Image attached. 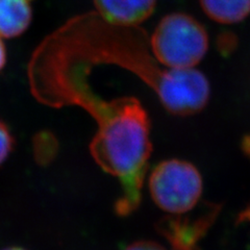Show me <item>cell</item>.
Here are the masks:
<instances>
[{
  "label": "cell",
  "instance_id": "1",
  "mask_svg": "<svg viewBox=\"0 0 250 250\" xmlns=\"http://www.w3.org/2000/svg\"><path fill=\"white\" fill-rule=\"evenodd\" d=\"M34 52L90 72L98 65L121 67L151 88L173 115L196 114L208 101L209 84L200 71L162 68L145 29L113 24L97 12L69 19L47 36Z\"/></svg>",
  "mask_w": 250,
  "mask_h": 250
},
{
  "label": "cell",
  "instance_id": "2",
  "mask_svg": "<svg viewBox=\"0 0 250 250\" xmlns=\"http://www.w3.org/2000/svg\"><path fill=\"white\" fill-rule=\"evenodd\" d=\"M151 50L168 69H193L206 56L208 34L200 23L184 13L164 17L150 38Z\"/></svg>",
  "mask_w": 250,
  "mask_h": 250
},
{
  "label": "cell",
  "instance_id": "3",
  "mask_svg": "<svg viewBox=\"0 0 250 250\" xmlns=\"http://www.w3.org/2000/svg\"><path fill=\"white\" fill-rule=\"evenodd\" d=\"M202 190L203 182L197 168L182 160L160 163L149 177L151 198L169 217L190 213L199 203Z\"/></svg>",
  "mask_w": 250,
  "mask_h": 250
},
{
  "label": "cell",
  "instance_id": "4",
  "mask_svg": "<svg viewBox=\"0 0 250 250\" xmlns=\"http://www.w3.org/2000/svg\"><path fill=\"white\" fill-rule=\"evenodd\" d=\"M217 205L208 206L205 212L195 218L167 217L160 222L159 229L169 242L172 250H199L200 241L218 216Z\"/></svg>",
  "mask_w": 250,
  "mask_h": 250
},
{
  "label": "cell",
  "instance_id": "5",
  "mask_svg": "<svg viewBox=\"0 0 250 250\" xmlns=\"http://www.w3.org/2000/svg\"><path fill=\"white\" fill-rule=\"evenodd\" d=\"M96 12L109 23L139 26L152 15L156 0H93Z\"/></svg>",
  "mask_w": 250,
  "mask_h": 250
},
{
  "label": "cell",
  "instance_id": "6",
  "mask_svg": "<svg viewBox=\"0 0 250 250\" xmlns=\"http://www.w3.org/2000/svg\"><path fill=\"white\" fill-rule=\"evenodd\" d=\"M33 0H0V38L24 34L33 20Z\"/></svg>",
  "mask_w": 250,
  "mask_h": 250
},
{
  "label": "cell",
  "instance_id": "7",
  "mask_svg": "<svg viewBox=\"0 0 250 250\" xmlns=\"http://www.w3.org/2000/svg\"><path fill=\"white\" fill-rule=\"evenodd\" d=\"M202 10L210 19L223 24H232L250 14V0H200Z\"/></svg>",
  "mask_w": 250,
  "mask_h": 250
},
{
  "label": "cell",
  "instance_id": "8",
  "mask_svg": "<svg viewBox=\"0 0 250 250\" xmlns=\"http://www.w3.org/2000/svg\"><path fill=\"white\" fill-rule=\"evenodd\" d=\"M14 145V138L6 124L0 120V165L10 155Z\"/></svg>",
  "mask_w": 250,
  "mask_h": 250
},
{
  "label": "cell",
  "instance_id": "9",
  "mask_svg": "<svg viewBox=\"0 0 250 250\" xmlns=\"http://www.w3.org/2000/svg\"><path fill=\"white\" fill-rule=\"evenodd\" d=\"M125 250H167V249L152 241H139L127 246Z\"/></svg>",
  "mask_w": 250,
  "mask_h": 250
},
{
  "label": "cell",
  "instance_id": "10",
  "mask_svg": "<svg viewBox=\"0 0 250 250\" xmlns=\"http://www.w3.org/2000/svg\"><path fill=\"white\" fill-rule=\"evenodd\" d=\"M5 62H6V49L1 40V38H0V71L4 68Z\"/></svg>",
  "mask_w": 250,
  "mask_h": 250
},
{
  "label": "cell",
  "instance_id": "11",
  "mask_svg": "<svg viewBox=\"0 0 250 250\" xmlns=\"http://www.w3.org/2000/svg\"><path fill=\"white\" fill-rule=\"evenodd\" d=\"M239 219L242 222H248L250 223V206L247 207L243 212H242L239 216Z\"/></svg>",
  "mask_w": 250,
  "mask_h": 250
},
{
  "label": "cell",
  "instance_id": "12",
  "mask_svg": "<svg viewBox=\"0 0 250 250\" xmlns=\"http://www.w3.org/2000/svg\"><path fill=\"white\" fill-rule=\"evenodd\" d=\"M3 250H25V249H22V248H19V247H10V248H6V249H3Z\"/></svg>",
  "mask_w": 250,
  "mask_h": 250
}]
</instances>
